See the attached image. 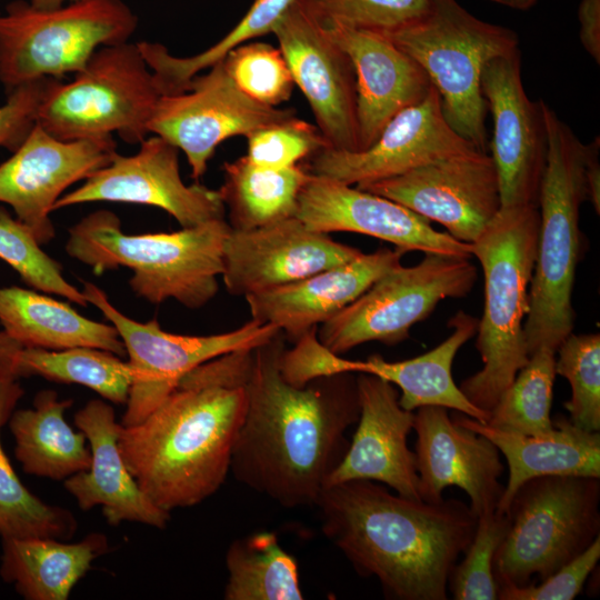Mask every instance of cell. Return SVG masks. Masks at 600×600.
<instances>
[{
	"label": "cell",
	"mask_w": 600,
	"mask_h": 600,
	"mask_svg": "<svg viewBox=\"0 0 600 600\" xmlns=\"http://www.w3.org/2000/svg\"><path fill=\"white\" fill-rule=\"evenodd\" d=\"M284 334L252 349L247 410L231 459L237 481L284 508L316 506L349 447L360 413L357 377L344 372L302 387L281 374Z\"/></svg>",
	"instance_id": "6da1fadb"
},
{
	"label": "cell",
	"mask_w": 600,
	"mask_h": 600,
	"mask_svg": "<svg viewBox=\"0 0 600 600\" xmlns=\"http://www.w3.org/2000/svg\"><path fill=\"white\" fill-rule=\"evenodd\" d=\"M251 351H231L197 366L143 420L121 424L124 463L160 509L193 507L224 482L246 416Z\"/></svg>",
	"instance_id": "7a4b0ae2"
},
{
	"label": "cell",
	"mask_w": 600,
	"mask_h": 600,
	"mask_svg": "<svg viewBox=\"0 0 600 600\" xmlns=\"http://www.w3.org/2000/svg\"><path fill=\"white\" fill-rule=\"evenodd\" d=\"M316 506L322 531L387 598L446 600L448 579L470 544L478 517L458 499L428 502L370 480L326 486Z\"/></svg>",
	"instance_id": "3957f363"
},
{
	"label": "cell",
	"mask_w": 600,
	"mask_h": 600,
	"mask_svg": "<svg viewBox=\"0 0 600 600\" xmlns=\"http://www.w3.org/2000/svg\"><path fill=\"white\" fill-rule=\"evenodd\" d=\"M230 230L221 219L173 232L127 234L113 212L98 210L69 229L66 251L96 272L131 269V289L151 303L174 299L199 309L218 292Z\"/></svg>",
	"instance_id": "277c9868"
},
{
	"label": "cell",
	"mask_w": 600,
	"mask_h": 600,
	"mask_svg": "<svg viewBox=\"0 0 600 600\" xmlns=\"http://www.w3.org/2000/svg\"><path fill=\"white\" fill-rule=\"evenodd\" d=\"M539 226L538 206L501 207L470 243L484 278V308L476 342L483 366L459 388L471 403L489 413L529 360L523 324Z\"/></svg>",
	"instance_id": "5b68a950"
},
{
	"label": "cell",
	"mask_w": 600,
	"mask_h": 600,
	"mask_svg": "<svg viewBox=\"0 0 600 600\" xmlns=\"http://www.w3.org/2000/svg\"><path fill=\"white\" fill-rule=\"evenodd\" d=\"M542 107L548 154L539 190L537 257L523 324L529 356L541 347L557 352L572 332V289L582 248L580 208L589 200L586 144L544 101Z\"/></svg>",
	"instance_id": "8992f818"
},
{
	"label": "cell",
	"mask_w": 600,
	"mask_h": 600,
	"mask_svg": "<svg viewBox=\"0 0 600 600\" xmlns=\"http://www.w3.org/2000/svg\"><path fill=\"white\" fill-rule=\"evenodd\" d=\"M386 34L424 70L450 127L487 152L481 73L491 59L519 50L517 32L478 19L457 0H431L423 19Z\"/></svg>",
	"instance_id": "52a82bcc"
},
{
	"label": "cell",
	"mask_w": 600,
	"mask_h": 600,
	"mask_svg": "<svg viewBox=\"0 0 600 600\" xmlns=\"http://www.w3.org/2000/svg\"><path fill=\"white\" fill-rule=\"evenodd\" d=\"M600 478L540 476L513 493L493 572L500 587L548 578L600 537Z\"/></svg>",
	"instance_id": "ba28073f"
},
{
	"label": "cell",
	"mask_w": 600,
	"mask_h": 600,
	"mask_svg": "<svg viewBox=\"0 0 600 600\" xmlns=\"http://www.w3.org/2000/svg\"><path fill=\"white\" fill-rule=\"evenodd\" d=\"M138 18L122 0H78L38 9L24 0L0 14V82L6 91L84 68L101 47L129 41Z\"/></svg>",
	"instance_id": "9c48e42d"
},
{
	"label": "cell",
	"mask_w": 600,
	"mask_h": 600,
	"mask_svg": "<svg viewBox=\"0 0 600 600\" xmlns=\"http://www.w3.org/2000/svg\"><path fill=\"white\" fill-rule=\"evenodd\" d=\"M161 93L137 43L99 48L69 82L56 79L37 123L61 140L120 136L140 143Z\"/></svg>",
	"instance_id": "30bf717a"
},
{
	"label": "cell",
	"mask_w": 600,
	"mask_h": 600,
	"mask_svg": "<svg viewBox=\"0 0 600 600\" xmlns=\"http://www.w3.org/2000/svg\"><path fill=\"white\" fill-rule=\"evenodd\" d=\"M470 258L424 253L412 266L390 270L354 301L317 328V338L340 356L362 343L394 346L409 337L439 302L467 296L477 280Z\"/></svg>",
	"instance_id": "8fae6325"
},
{
	"label": "cell",
	"mask_w": 600,
	"mask_h": 600,
	"mask_svg": "<svg viewBox=\"0 0 600 600\" xmlns=\"http://www.w3.org/2000/svg\"><path fill=\"white\" fill-rule=\"evenodd\" d=\"M88 303L97 307L117 329L129 363L132 383L122 417V426L143 420L176 388L179 380L197 366L224 353L253 349L281 330L250 320L232 331L211 336H183L161 329L157 319L138 322L120 312L103 290L84 282L81 290Z\"/></svg>",
	"instance_id": "7c38bea8"
},
{
	"label": "cell",
	"mask_w": 600,
	"mask_h": 600,
	"mask_svg": "<svg viewBox=\"0 0 600 600\" xmlns=\"http://www.w3.org/2000/svg\"><path fill=\"white\" fill-rule=\"evenodd\" d=\"M271 33L328 148L359 151L354 68L329 33L324 19L309 0H293Z\"/></svg>",
	"instance_id": "4fadbf2b"
},
{
	"label": "cell",
	"mask_w": 600,
	"mask_h": 600,
	"mask_svg": "<svg viewBox=\"0 0 600 600\" xmlns=\"http://www.w3.org/2000/svg\"><path fill=\"white\" fill-rule=\"evenodd\" d=\"M292 116L294 109L263 106L247 97L219 61L193 77L187 91L161 96L148 128L184 152L191 177L199 180L221 142L247 138Z\"/></svg>",
	"instance_id": "5bb4252c"
},
{
	"label": "cell",
	"mask_w": 600,
	"mask_h": 600,
	"mask_svg": "<svg viewBox=\"0 0 600 600\" xmlns=\"http://www.w3.org/2000/svg\"><path fill=\"white\" fill-rule=\"evenodd\" d=\"M358 189L388 198L472 243L501 209L497 170L479 150L442 158Z\"/></svg>",
	"instance_id": "9a60e30c"
},
{
	"label": "cell",
	"mask_w": 600,
	"mask_h": 600,
	"mask_svg": "<svg viewBox=\"0 0 600 600\" xmlns=\"http://www.w3.org/2000/svg\"><path fill=\"white\" fill-rule=\"evenodd\" d=\"M109 201L158 207L181 228L224 219L218 190L198 182L186 184L179 170V149L153 136L140 142L132 156L116 154L90 174L82 186L61 196L53 211L79 203Z\"/></svg>",
	"instance_id": "2e32d148"
},
{
	"label": "cell",
	"mask_w": 600,
	"mask_h": 600,
	"mask_svg": "<svg viewBox=\"0 0 600 600\" xmlns=\"http://www.w3.org/2000/svg\"><path fill=\"white\" fill-rule=\"evenodd\" d=\"M480 84L493 119L488 146L498 174L501 207L538 206L548 134L543 100L532 101L524 91L520 51L488 61Z\"/></svg>",
	"instance_id": "e0dca14e"
},
{
	"label": "cell",
	"mask_w": 600,
	"mask_h": 600,
	"mask_svg": "<svg viewBox=\"0 0 600 600\" xmlns=\"http://www.w3.org/2000/svg\"><path fill=\"white\" fill-rule=\"evenodd\" d=\"M112 137L61 140L38 123L0 164V202L9 204L40 244L54 237L53 206L67 188L86 180L116 154Z\"/></svg>",
	"instance_id": "ac0fdd59"
},
{
	"label": "cell",
	"mask_w": 600,
	"mask_h": 600,
	"mask_svg": "<svg viewBox=\"0 0 600 600\" xmlns=\"http://www.w3.org/2000/svg\"><path fill=\"white\" fill-rule=\"evenodd\" d=\"M473 150L478 149L447 122L439 93L431 87L421 102L397 113L369 148L354 152L323 148L303 167L312 174L357 186Z\"/></svg>",
	"instance_id": "d6986e66"
},
{
	"label": "cell",
	"mask_w": 600,
	"mask_h": 600,
	"mask_svg": "<svg viewBox=\"0 0 600 600\" xmlns=\"http://www.w3.org/2000/svg\"><path fill=\"white\" fill-rule=\"evenodd\" d=\"M296 217L318 232H354L388 241L404 252L472 258L470 243L437 231L410 209L328 177L309 174L298 197Z\"/></svg>",
	"instance_id": "ffe728a7"
},
{
	"label": "cell",
	"mask_w": 600,
	"mask_h": 600,
	"mask_svg": "<svg viewBox=\"0 0 600 600\" xmlns=\"http://www.w3.org/2000/svg\"><path fill=\"white\" fill-rule=\"evenodd\" d=\"M362 252L309 229L299 218L251 230H230L223 247L222 279L229 293L274 289L346 263Z\"/></svg>",
	"instance_id": "44dd1931"
},
{
	"label": "cell",
	"mask_w": 600,
	"mask_h": 600,
	"mask_svg": "<svg viewBox=\"0 0 600 600\" xmlns=\"http://www.w3.org/2000/svg\"><path fill=\"white\" fill-rule=\"evenodd\" d=\"M413 430L416 469L421 499L440 502L443 490L457 486L468 494L477 517L496 510L503 486L498 448L484 436L452 420L448 409L418 408Z\"/></svg>",
	"instance_id": "7402d4cb"
},
{
	"label": "cell",
	"mask_w": 600,
	"mask_h": 600,
	"mask_svg": "<svg viewBox=\"0 0 600 600\" xmlns=\"http://www.w3.org/2000/svg\"><path fill=\"white\" fill-rule=\"evenodd\" d=\"M357 389L358 427L326 486L370 480L406 498L421 500L414 452L407 441L414 413L400 406L396 386L378 376L359 373Z\"/></svg>",
	"instance_id": "603a6c76"
},
{
	"label": "cell",
	"mask_w": 600,
	"mask_h": 600,
	"mask_svg": "<svg viewBox=\"0 0 600 600\" xmlns=\"http://www.w3.org/2000/svg\"><path fill=\"white\" fill-rule=\"evenodd\" d=\"M326 24L354 68L359 151L364 150L397 113L421 102L432 84L424 70L384 32L332 21Z\"/></svg>",
	"instance_id": "cb8c5ba5"
},
{
	"label": "cell",
	"mask_w": 600,
	"mask_h": 600,
	"mask_svg": "<svg viewBox=\"0 0 600 600\" xmlns=\"http://www.w3.org/2000/svg\"><path fill=\"white\" fill-rule=\"evenodd\" d=\"M404 251L382 248L310 277L246 296L251 319L280 329L297 342L337 314L376 280L401 264Z\"/></svg>",
	"instance_id": "d4e9b609"
},
{
	"label": "cell",
	"mask_w": 600,
	"mask_h": 600,
	"mask_svg": "<svg viewBox=\"0 0 600 600\" xmlns=\"http://www.w3.org/2000/svg\"><path fill=\"white\" fill-rule=\"evenodd\" d=\"M73 421L87 437L91 451L89 469L63 483L79 508L88 511L101 507L110 526L130 521L166 528L170 512L144 494L124 463L118 446L121 423L117 422L113 408L101 399H93L74 414Z\"/></svg>",
	"instance_id": "484cf974"
},
{
	"label": "cell",
	"mask_w": 600,
	"mask_h": 600,
	"mask_svg": "<svg viewBox=\"0 0 600 600\" xmlns=\"http://www.w3.org/2000/svg\"><path fill=\"white\" fill-rule=\"evenodd\" d=\"M452 420L488 438L507 460L509 477L496 511L504 513L517 489L540 476L600 478V434L574 426L563 414L552 420L544 434L511 433L479 422L461 412Z\"/></svg>",
	"instance_id": "4316f807"
},
{
	"label": "cell",
	"mask_w": 600,
	"mask_h": 600,
	"mask_svg": "<svg viewBox=\"0 0 600 600\" xmlns=\"http://www.w3.org/2000/svg\"><path fill=\"white\" fill-rule=\"evenodd\" d=\"M478 319L464 311L451 318V334L440 344L418 357L387 361L379 354L359 361L358 373L378 376L401 391L400 406L413 411L424 406L453 409L479 422L487 423L490 413L477 408L463 394L452 378V364L459 349L477 333Z\"/></svg>",
	"instance_id": "83f0119b"
},
{
	"label": "cell",
	"mask_w": 600,
	"mask_h": 600,
	"mask_svg": "<svg viewBox=\"0 0 600 600\" xmlns=\"http://www.w3.org/2000/svg\"><path fill=\"white\" fill-rule=\"evenodd\" d=\"M0 323L3 331L23 348L90 347L119 357L127 353L112 324L88 319L67 302L38 290L0 287Z\"/></svg>",
	"instance_id": "f1b7e54d"
},
{
	"label": "cell",
	"mask_w": 600,
	"mask_h": 600,
	"mask_svg": "<svg viewBox=\"0 0 600 600\" xmlns=\"http://www.w3.org/2000/svg\"><path fill=\"white\" fill-rule=\"evenodd\" d=\"M1 578L27 600H67L92 562L108 552L104 534L76 543L53 538L1 539Z\"/></svg>",
	"instance_id": "f546056e"
},
{
	"label": "cell",
	"mask_w": 600,
	"mask_h": 600,
	"mask_svg": "<svg viewBox=\"0 0 600 600\" xmlns=\"http://www.w3.org/2000/svg\"><path fill=\"white\" fill-rule=\"evenodd\" d=\"M72 403V399H60L54 390H41L32 408L11 413L9 430L16 443L14 456L26 473L64 481L89 469L87 437L64 419Z\"/></svg>",
	"instance_id": "4dcf8cb0"
},
{
	"label": "cell",
	"mask_w": 600,
	"mask_h": 600,
	"mask_svg": "<svg viewBox=\"0 0 600 600\" xmlns=\"http://www.w3.org/2000/svg\"><path fill=\"white\" fill-rule=\"evenodd\" d=\"M218 190L229 211L232 230H251L296 216L298 197L309 178L302 164L272 169L247 156L223 164Z\"/></svg>",
	"instance_id": "1f68e13d"
},
{
	"label": "cell",
	"mask_w": 600,
	"mask_h": 600,
	"mask_svg": "<svg viewBox=\"0 0 600 600\" xmlns=\"http://www.w3.org/2000/svg\"><path fill=\"white\" fill-rule=\"evenodd\" d=\"M22 393L14 379L0 378V431ZM77 527L71 511L43 502L23 486L3 450L0 436V538L67 541Z\"/></svg>",
	"instance_id": "d6a6232c"
},
{
	"label": "cell",
	"mask_w": 600,
	"mask_h": 600,
	"mask_svg": "<svg viewBox=\"0 0 600 600\" xmlns=\"http://www.w3.org/2000/svg\"><path fill=\"white\" fill-rule=\"evenodd\" d=\"M226 600L303 599L297 561L273 532L234 540L226 553Z\"/></svg>",
	"instance_id": "836d02e7"
},
{
	"label": "cell",
	"mask_w": 600,
	"mask_h": 600,
	"mask_svg": "<svg viewBox=\"0 0 600 600\" xmlns=\"http://www.w3.org/2000/svg\"><path fill=\"white\" fill-rule=\"evenodd\" d=\"M18 374L81 384L113 403H127L132 383L129 361H122L112 352L90 347L63 350L22 348L18 356Z\"/></svg>",
	"instance_id": "e575fe53"
},
{
	"label": "cell",
	"mask_w": 600,
	"mask_h": 600,
	"mask_svg": "<svg viewBox=\"0 0 600 600\" xmlns=\"http://www.w3.org/2000/svg\"><path fill=\"white\" fill-rule=\"evenodd\" d=\"M556 351L541 347L529 356L513 381L490 411L487 424L527 436L553 429L550 416L556 378Z\"/></svg>",
	"instance_id": "d590c367"
},
{
	"label": "cell",
	"mask_w": 600,
	"mask_h": 600,
	"mask_svg": "<svg viewBox=\"0 0 600 600\" xmlns=\"http://www.w3.org/2000/svg\"><path fill=\"white\" fill-rule=\"evenodd\" d=\"M556 374L571 386V398L564 402L569 420L577 427L600 430V336L570 333L559 346Z\"/></svg>",
	"instance_id": "8d00e7d4"
},
{
	"label": "cell",
	"mask_w": 600,
	"mask_h": 600,
	"mask_svg": "<svg viewBox=\"0 0 600 600\" xmlns=\"http://www.w3.org/2000/svg\"><path fill=\"white\" fill-rule=\"evenodd\" d=\"M0 259L34 290L82 307L88 304L82 291L66 280L60 263L42 250L31 230L3 208H0Z\"/></svg>",
	"instance_id": "74e56055"
},
{
	"label": "cell",
	"mask_w": 600,
	"mask_h": 600,
	"mask_svg": "<svg viewBox=\"0 0 600 600\" xmlns=\"http://www.w3.org/2000/svg\"><path fill=\"white\" fill-rule=\"evenodd\" d=\"M238 89L253 101L278 107L288 101L294 81L281 50L263 41H249L221 60Z\"/></svg>",
	"instance_id": "f35d334b"
},
{
	"label": "cell",
	"mask_w": 600,
	"mask_h": 600,
	"mask_svg": "<svg viewBox=\"0 0 600 600\" xmlns=\"http://www.w3.org/2000/svg\"><path fill=\"white\" fill-rule=\"evenodd\" d=\"M508 530L504 513L489 510L478 517L473 538L448 579V590L456 600H496L499 586L493 561Z\"/></svg>",
	"instance_id": "ab89813d"
},
{
	"label": "cell",
	"mask_w": 600,
	"mask_h": 600,
	"mask_svg": "<svg viewBox=\"0 0 600 600\" xmlns=\"http://www.w3.org/2000/svg\"><path fill=\"white\" fill-rule=\"evenodd\" d=\"M247 141L248 159L272 169L299 166L328 148L318 127L297 116L256 130L247 137Z\"/></svg>",
	"instance_id": "60d3db41"
},
{
	"label": "cell",
	"mask_w": 600,
	"mask_h": 600,
	"mask_svg": "<svg viewBox=\"0 0 600 600\" xmlns=\"http://www.w3.org/2000/svg\"><path fill=\"white\" fill-rule=\"evenodd\" d=\"M326 20L391 33L423 19L431 0H309Z\"/></svg>",
	"instance_id": "b9f144b4"
},
{
	"label": "cell",
	"mask_w": 600,
	"mask_h": 600,
	"mask_svg": "<svg viewBox=\"0 0 600 600\" xmlns=\"http://www.w3.org/2000/svg\"><path fill=\"white\" fill-rule=\"evenodd\" d=\"M600 558V537L581 554L551 573L539 584L500 587L499 600H572L582 590Z\"/></svg>",
	"instance_id": "7bdbcfd3"
},
{
	"label": "cell",
	"mask_w": 600,
	"mask_h": 600,
	"mask_svg": "<svg viewBox=\"0 0 600 600\" xmlns=\"http://www.w3.org/2000/svg\"><path fill=\"white\" fill-rule=\"evenodd\" d=\"M58 78H41L7 92L0 106V147L17 150L37 123L38 111L49 88Z\"/></svg>",
	"instance_id": "ee69618b"
},
{
	"label": "cell",
	"mask_w": 600,
	"mask_h": 600,
	"mask_svg": "<svg viewBox=\"0 0 600 600\" xmlns=\"http://www.w3.org/2000/svg\"><path fill=\"white\" fill-rule=\"evenodd\" d=\"M579 38L583 49L600 63V0H581L578 8Z\"/></svg>",
	"instance_id": "f6af8a7d"
},
{
	"label": "cell",
	"mask_w": 600,
	"mask_h": 600,
	"mask_svg": "<svg viewBox=\"0 0 600 600\" xmlns=\"http://www.w3.org/2000/svg\"><path fill=\"white\" fill-rule=\"evenodd\" d=\"M600 139L596 137L586 144V177L588 182L589 200L597 213L600 211Z\"/></svg>",
	"instance_id": "bcb514c9"
},
{
	"label": "cell",
	"mask_w": 600,
	"mask_h": 600,
	"mask_svg": "<svg viewBox=\"0 0 600 600\" xmlns=\"http://www.w3.org/2000/svg\"><path fill=\"white\" fill-rule=\"evenodd\" d=\"M23 347L9 337L3 330L0 331V377L17 379L18 356Z\"/></svg>",
	"instance_id": "7dc6e473"
},
{
	"label": "cell",
	"mask_w": 600,
	"mask_h": 600,
	"mask_svg": "<svg viewBox=\"0 0 600 600\" xmlns=\"http://www.w3.org/2000/svg\"><path fill=\"white\" fill-rule=\"evenodd\" d=\"M496 3L517 9V10H528L532 8L538 0H491Z\"/></svg>",
	"instance_id": "c3c4849f"
},
{
	"label": "cell",
	"mask_w": 600,
	"mask_h": 600,
	"mask_svg": "<svg viewBox=\"0 0 600 600\" xmlns=\"http://www.w3.org/2000/svg\"><path fill=\"white\" fill-rule=\"evenodd\" d=\"M78 0H30V3L38 9H52L61 7L66 3Z\"/></svg>",
	"instance_id": "681fc988"
}]
</instances>
